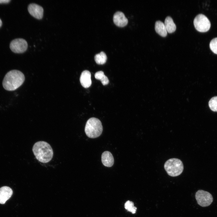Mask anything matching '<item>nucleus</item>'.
<instances>
[{"mask_svg":"<svg viewBox=\"0 0 217 217\" xmlns=\"http://www.w3.org/2000/svg\"><path fill=\"white\" fill-rule=\"evenodd\" d=\"M91 73L88 70L84 71L82 72L80 80L81 85L84 88H88L91 85Z\"/></svg>","mask_w":217,"mask_h":217,"instance_id":"obj_11","label":"nucleus"},{"mask_svg":"<svg viewBox=\"0 0 217 217\" xmlns=\"http://www.w3.org/2000/svg\"><path fill=\"white\" fill-rule=\"evenodd\" d=\"M195 28L200 32H206L210 29V22L208 18L203 14H199L195 17L193 20Z\"/></svg>","mask_w":217,"mask_h":217,"instance_id":"obj_5","label":"nucleus"},{"mask_svg":"<svg viewBox=\"0 0 217 217\" xmlns=\"http://www.w3.org/2000/svg\"><path fill=\"white\" fill-rule=\"evenodd\" d=\"M209 106L210 109L215 112H217V96L211 98L209 102Z\"/></svg>","mask_w":217,"mask_h":217,"instance_id":"obj_18","label":"nucleus"},{"mask_svg":"<svg viewBox=\"0 0 217 217\" xmlns=\"http://www.w3.org/2000/svg\"><path fill=\"white\" fill-rule=\"evenodd\" d=\"M28 44L27 41L22 38H17L12 40L10 44L11 50L15 53H22L27 49Z\"/></svg>","mask_w":217,"mask_h":217,"instance_id":"obj_7","label":"nucleus"},{"mask_svg":"<svg viewBox=\"0 0 217 217\" xmlns=\"http://www.w3.org/2000/svg\"><path fill=\"white\" fill-rule=\"evenodd\" d=\"M30 14L34 17L37 19H41L43 16V9L40 5L35 3L29 4L28 7Z\"/></svg>","mask_w":217,"mask_h":217,"instance_id":"obj_8","label":"nucleus"},{"mask_svg":"<svg viewBox=\"0 0 217 217\" xmlns=\"http://www.w3.org/2000/svg\"><path fill=\"white\" fill-rule=\"evenodd\" d=\"M13 191L10 187L3 186L0 188V203L4 204L11 197Z\"/></svg>","mask_w":217,"mask_h":217,"instance_id":"obj_10","label":"nucleus"},{"mask_svg":"<svg viewBox=\"0 0 217 217\" xmlns=\"http://www.w3.org/2000/svg\"><path fill=\"white\" fill-rule=\"evenodd\" d=\"M2 21L0 18V27H1V26H2Z\"/></svg>","mask_w":217,"mask_h":217,"instance_id":"obj_21","label":"nucleus"},{"mask_svg":"<svg viewBox=\"0 0 217 217\" xmlns=\"http://www.w3.org/2000/svg\"><path fill=\"white\" fill-rule=\"evenodd\" d=\"M10 1V0H0V3H7Z\"/></svg>","mask_w":217,"mask_h":217,"instance_id":"obj_20","label":"nucleus"},{"mask_svg":"<svg viewBox=\"0 0 217 217\" xmlns=\"http://www.w3.org/2000/svg\"><path fill=\"white\" fill-rule=\"evenodd\" d=\"M156 32L162 37H166L167 34V32L164 23L160 20L156 21L155 26Z\"/></svg>","mask_w":217,"mask_h":217,"instance_id":"obj_13","label":"nucleus"},{"mask_svg":"<svg viewBox=\"0 0 217 217\" xmlns=\"http://www.w3.org/2000/svg\"><path fill=\"white\" fill-rule=\"evenodd\" d=\"M94 59L96 62L98 64H103L106 62L107 57L105 53L102 51L95 55Z\"/></svg>","mask_w":217,"mask_h":217,"instance_id":"obj_16","label":"nucleus"},{"mask_svg":"<svg viewBox=\"0 0 217 217\" xmlns=\"http://www.w3.org/2000/svg\"><path fill=\"white\" fill-rule=\"evenodd\" d=\"M102 130L101 122L98 119L92 117L87 121L85 132L89 137L94 138L99 137L102 134Z\"/></svg>","mask_w":217,"mask_h":217,"instance_id":"obj_3","label":"nucleus"},{"mask_svg":"<svg viewBox=\"0 0 217 217\" xmlns=\"http://www.w3.org/2000/svg\"><path fill=\"white\" fill-rule=\"evenodd\" d=\"M124 208L128 211L133 214L136 213L137 208L134 206L133 202L129 200L127 201L124 204Z\"/></svg>","mask_w":217,"mask_h":217,"instance_id":"obj_17","label":"nucleus"},{"mask_svg":"<svg viewBox=\"0 0 217 217\" xmlns=\"http://www.w3.org/2000/svg\"><path fill=\"white\" fill-rule=\"evenodd\" d=\"M102 163L105 166L111 167L114 163V159L112 154L109 151L103 152L101 156Z\"/></svg>","mask_w":217,"mask_h":217,"instance_id":"obj_12","label":"nucleus"},{"mask_svg":"<svg viewBox=\"0 0 217 217\" xmlns=\"http://www.w3.org/2000/svg\"><path fill=\"white\" fill-rule=\"evenodd\" d=\"M195 196L198 204L203 207L209 206L213 200L211 194L203 190H198L196 193Z\"/></svg>","mask_w":217,"mask_h":217,"instance_id":"obj_6","label":"nucleus"},{"mask_svg":"<svg viewBox=\"0 0 217 217\" xmlns=\"http://www.w3.org/2000/svg\"><path fill=\"white\" fill-rule=\"evenodd\" d=\"M164 24L167 32L172 33L175 31L176 25L171 17L168 16L166 17Z\"/></svg>","mask_w":217,"mask_h":217,"instance_id":"obj_14","label":"nucleus"},{"mask_svg":"<svg viewBox=\"0 0 217 217\" xmlns=\"http://www.w3.org/2000/svg\"><path fill=\"white\" fill-rule=\"evenodd\" d=\"M164 167L168 174L171 177H176L181 175L184 169L182 162L177 158H171L165 163Z\"/></svg>","mask_w":217,"mask_h":217,"instance_id":"obj_4","label":"nucleus"},{"mask_svg":"<svg viewBox=\"0 0 217 217\" xmlns=\"http://www.w3.org/2000/svg\"><path fill=\"white\" fill-rule=\"evenodd\" d=\"M25 77L20 71L14 70L8 72L5 75L3 82L4 88L8 91H13L20 86L24 83Z\"/></svg>","mask_w":217,"mask_h":217,"instance_id":"obj_2","label":"nucleus"},{"mask_svg":"<svg viewBox=\"0 0 217 217\" xmlns=\"http://www.w3.org/2000/svg\"><path fill=\"white\" fill-rule=\"evenodd\" d=\"M32 151L36 159L43 163L49 162L53 156L51 146L49 143L44 141L36 142L33 147Z\"/></svg>","mask_w":217,"mask_h":217,"instance_id":"obj_1","label":"nucleus"},{"mask_svg":"<svg viewBox=\"0 0 217 217\" xmlns=\"http://www.w3.org/2000/svg\"><path fill=\"white\" fill-rule=\"evenodd\" d=\"M113 20L117 26L123 27L126 26L128 23V20L124 14L122 12L118 11L114 14Z\"/></svg>","mask_w":217,"mask_h":217,"instance_id":"obj_9","label":"nucleus"},{"mask_svg":"<svg viewBox=\"0 0 217 217\" xmlns=\"http://www.w3.org/2000/svg\"><path fill=\"white\" fill-rule=\"evenodd\" d=\"M95 77L96 79L100 80L103 85L108 84L109 82L108 78L105 75L102 71H99L96 72L95 74Z\"/></svg>","mask_w":217,"mask_h":217,"instance_id":"obj_15","label":"nucleus"},{"mask_svg":"<svg viewBox=\"0 0 217 217\" xmlns=\"http://www.w3.org/2000/svg\"><path fill=\"white\" fill-rule=\"evenodd\" d=\"M209 47L214 53L217 54V37L213 38L211 41Z\"/></svg>","mask_w":217,"mask_h":217,"instance_id":"obj_19","label":"nucleus"}]
</instances>
